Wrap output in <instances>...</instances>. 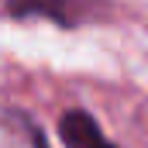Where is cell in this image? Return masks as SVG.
Returning <instances> with one entry per match:
<instances>
[{"mask_svg": "<svg viewBox=\"0 0 148 148\" xmlns=\"http://www.w3.org/2000/svg\"><path fill=\"white\" fill-rule=\"evenodd\" d=\"M10 17H45L62 28H76L103 14V0H7Z\"/></svg>", "mask_w": 148, "mask_h": 148, "instance_id": "cell-1", "label": "cell"}, {"mask_svg": "<svg viewBox=\"0 0 148 148\" xmlns=\"http://www.w3.org/2000/svg\"><path fill=\"white\" fill-rule=\"evenodd\" d=\"M59 138L66 148H117L107 141V134L100 131V124L86 110H66L59 121Z\"/></svg>", "mask_w": 148, "mask_h": 148, "instance_id": "cell-2", "label": "cell"}, {"mask_svg": "<svg viewBox=\"0 0 148 148\" xmlns=\"http://www.w3.org/2000/svg\"><path fill=\"white\" fill-rule=\"evenodd\" d=\"M31 145H35V148H48V145H45V134H41L38 127H31Z\"/></svg>", "mask_w": 148, "mask_h": 148, "instance_id": "cell-3", "label": "cell"}]
</instances>
